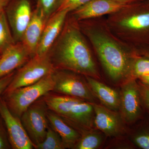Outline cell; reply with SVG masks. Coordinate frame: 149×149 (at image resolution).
I'll return each instance as SVG.
<instances>
[{
    "label": "cell",
    "mask_w": 149,
    "mask_h": 149,
    "mask_svg": "<svg viewBox=\"0 0 149 149\" xmlns=\"http://www.w3.org/2000/svg\"><path fill=\"white\" fill-rule=\"evenodd\" d=\"M78 23L111 80L115 82L129 80L133 60L140 53L139 49L116 37L102 17L85 19Z\"/></svg>",
    "instance_id": "cell-1"
},
{
    "label": "cell",
    "mask_w": 149,
    "mask_h": 149,
    "mask_svg": "<svg viewBox=\"0 0 149 149\" xmlns=\"http://www.w3.org/2000/svg\"><path fill=\"white\" fill-rule=\"evenodd\" d=\"M85 37L78 22L69 13L49 54L55 70H70L98 80L100 73Z\"/></svg>",
    "instance_id": "cell-2"
},
{
    "label": "cell",
    "mask_w": 149,
    "mask_h": 149,
    "mask_svg": "<svg viewBox=\"0 0 149 149\" xmlns=\"http://www.w3.org/2000/svg\"><path fill=\"white\" fill-rule=\"evenodd\" d=\"M105 19L112 32L129 45L138 49L149 46V3L128 5Z\"/></svg>",
    "instance_id": "cell-3"
},
{
    "label": "cell",
    "mask_w": 149,
    "mask_h": 149,
    "mask_svg": "<svg viewBox=\"0 0 149 149\" xmlns=\"http://www.w3.org/2000/svg\"><path fill=\"white\" fill-rule=\"evenodd\" d=\"M53 73L46 75L37 83L17 88L2 96L10 111L20 118L29 106L47 93L53 91L54 84Z\"/></svg>",
    "instance_id": "cell-4"
},
{
    "label": "cell",
    "mask_w": 149,
    "mask_h": 149,
    "mask_svg": "<svg viewBox=\"0 0 149 149\" xmlns=\"http://www.w3.org/2000/svg\"><path fill=\"white\" fill-rule=\"evenodd\" d=\"M55 70L49 53L42 55L36 54L17 70L11 82L2 95L17 88L37 83L46 75L53 73Z\"/></svg>",
    "instance_id": "cell-5"
},
{
    "label": "cell",
    "mask_w": 149,
    "mask_h": 149,
    "mask_svg": "<svg viewBox=\"0 0 149 149\" xmlns=\"http://www.w3.org/2000/svg\"><path fill=\"white\" fill-rule=\"evenodd\" d=\"M53 75L54 84L52 92L95 103V96L84 75L70 70L60 69H56Z\"/></svg>",
    "instance_id": "cell-6"
},
{
    "label": "cell",
    "mask_w": 149,
    "mask_h": 149,
    "mask_svg": "<svg viewBox=\"0 0 149 149\" xmlns=\"http://www.w3.org/2000/svg\"><path fill=\"white\" fill-rule=\"evenodd\" d=\"M48 107L43 97L28 107L22 115L20 119L34 147L45 138L49 125L47 117Z\"/></svg>",
    "instance_id": "cell-7"
},
{
    "label": "cell",
    "mask_w": 149,
    "mask_h": 149,
    "mask_svg": "<svg viewBox=\"0 0 149 149\" xmlns=\"http://www.w3.org/2000/svg\"><path fill=\"white\" fill-rule=\"evenodd\" d=\"M5 12L15 42H21L32 18L33 12L30 3L28 0H11Z\"/></svg>",
    "instance_id": "cell-8"
},
{
    "label": "cell",
    "mask_w": 149,
    "mask_h": 149,
    "mask_svg": "<svg viewBox=\"0 0 149 149\" xmlns=\"http://www.w3.org/2000/svg\"><path fill=\"white\" fill-rule=\"evenodd\" d=\"M120 107L123 119L133 123L142 115V100L139 84L135 79H129L123 85L120 93Z\"/></svg>",
    "instance_id": "cell-9"
},
{
    "label": "cell",
    "mask_w": 149,
    "mask_h": 149,
    "mask_svg": "<svg viewBox=\"0 0 149 149\" xmlns=\"http://www.w3.org/2000/svg\"><path fill=\"white\" fill-rule=\"evenodd\" d=\"M0 114L5 123L12 148L34 149L20 118L10 111L2 96L0 97Z\"/></svg>",
    "instance_id": "cell-10"
},
{
    "label": "cell",
    "mask_w": 149,
    "mask_h": 149,
    "mask_svg": "<svg viewBox=\"0 0 149 149\" xmlns=\"http://www.w3.org/2000/svg\"><path fill=\"white\" fill-rule=\"evenodd\" d=\"M127 5L113 0H91L69 13L76 21L79 22L109 15Z\"/></svg>",
    "instance_id": "cell-11"
},
{
    "label": "cell",
    "mask_w": 149,
    "mask_h": 149,
    "mask_svg": "<svg viewBox=\"0 0 149 149\" xmlns=\"http://www.w3.org/2000/svg\"><path fill=\"white\" fill-rule=\"evenodd\" d=\"M69 12L61 10L54 13L48 19L44 28L36 54H46L51 49L60 35Z\"/></svg>",
    "instance_id": "cell-12"
},
{
    "label": "cell",
    "mask_w": 149,
    "mask_h": 149,
    "mask_svg": "<svg viewBox=\"0 0 149 149\" xmlns=\"http://www.w3.org/2000/svg\"><path fill=\"white\" fill-rule=\"evenodd\" d=\"M32 57L21 42L12 45L3 52L0 58V78L20 68Z\"/></svg>",
    "instance_id": "cell-13"
},
{
    "label": "cell",
    "mask_w": 149,
    "mask_h": 149,
    "mask_svg": "<svg viewBox=\"0 0 149 149\" xmlns=\"http://www.w3.org/2000/svg\"><path fill=\"white\" fill-rule=\"evenodd\" d=\"M47 22L42 12L36 8L32 13L31 20L23 34L21 41L32 57L37 53V48Z\"/></svg>",
    "instance_id": "cell-14"
},
{
    "label": "cell",
    "mask_w": 149,
    "mask_h": 149,
    "mask_svg": "<svg viewBox=\"0 0 149 149\" xmlns=\"http://www.w3.org/2000/svg\"><path fill=\"white\" fill-rule=\"evenodd\" d=\"M94 112V124L96 128L107 136L118 135L121 130L119 118L113 112L105 106L92 103Z\"/></svg>",
    "instance_id": "cell-15"
},
{
    "label": "cell",
    "mask_w": 149,
    "mask_h": 149,
    "mask_svg": "<svg viewBox=\"0 0 149 149\" xmlns=\"http://www.w3.org/2000/svg\"><path fill=\"white\" fill-rule=\"evenodd\" d=\"M47 117L49 125L61 137L65 149H74L81 138L79 132L60 116L49 109Z\"/></svg>",
    "instance_id": "cell-16"
},
{
    "label": "cell",
    "mask_w": 149,
    "mask_h": 149,
    "mask_svg": "<svg viewBox=\"0 0 149 149\" xmlns=\"http://www.w3.org/2000/svg\"><path fill=\"white\" fill-rule=\"evenodd\" d=\"M85 77L93 94L104 106L111 110L118 108L120 107V97L116 91L97 79L89 76Z\"/></svg>",
    "instance_id": "cell-17"
},
{
    "label": "cell",
    "mask_w": 149,
    "mask_h": 149,
    "mask_svg": "<svg viewBox=\"0 0 149 149\" xmlns=\"http://www.w3.org/2000/svg\"><path fill=\"white\" fill-rule=\"evenodd\" d=\"M81 138L73 149H95L100 147L103 138L93 128H85L80 133Z\"/></svg>",
    "instance_id": "cell-18"
},
{
    "label": "cell",
    "mask_w": 149,
    "mask_h": 149,
    "mask_svg": "<svg viewBox=\"0 0 149 149\" xmlns=\"http://www.w3.org/2000/svg\"><path fill=\"white\" fill-rule=\"evenodd\" d=\"M15 43L5 11L0 14V52Z\"/></svg>",
    "instance_id": "cell-19"
},
{
    "label": "cell",
    "mask_w": 149,
    "mask_h": 149,
    "mask_svg": "<svg viewBox=\"0 0 149 149\" xmlns=\"http://www.w3.org/2000/svg\"><path fill=\"white\" fill-rule=\"evenodd\" d=\"M148 74H149V57L140 52L133 60L129 79L136 80Z\"/></svg>",
    "instance_id": "cell-20"
},
{
    "label": "cell",
    "mask_w": 149,
    "mask_h": 149,
    "mask_svg": "<svg viewBox=\"0 0 149 149\" xmlns=\"http://www.w3.org/2000/svg\"><path fill=\"white\" fill-rule=\"evenodd\" d=\"M35 149H64L61 137L49 124L45 140L34 147Z\"/></svg>",
    "instance_id": "cell-21"
},
{
    "label": "cell",
    "mask_w": 149,
    "mask_h": 149,
    "mask_svg": "<svg viewBox=\"0 0 149 149\" xmlns=\"http://www.w3.org/2000/svg\"><path fill=\"white\" fill-rule=\"evenodd\" d=\"M91 1V0H58L55 12L61 10H68L70 13Z\"/></svg>",
    "instance_id": "cell-22"
},
{
    "label": "cell",
    "mask_w": 149,
    "mask_h": 149,
    "mask_svg": "<svg viewBox=\"0 0 149 149\" xmlns=\"http://www.w3.org/2000/svg\"><path fill=\"white\" fill-rule=\"evenodd\" d=\"M37 7L42 12L47 21L55 11L58 0H37Z\"/></svg>",
    "instance_id": "cell-23"
},
{
    "label": "cell",
    "mask_w": 149,
    "mask_h": 149,
    "mask_svg": "<svg viewBox=\"0 0 149 149\" xmlns=\"http://www.w3.org/2000/svg\"><path fill=\"white\" fill-rule=\"evenodd\" d=\"M5 123L0 114V149H12Z\"/></svg>",
    "instance_id": "cell-24"
},
{
    "label": "cell",
    "mask_w": 149,
    "mask_h": 149,
    "mask_svg": "<svg viewBox=\"0 0 149 149\" xmlns=\"http://www.w3.org/2000/svg\"><path fill=\"white\" fill-rule=\"evenodd\" d=\"M133 141L137 146L143 149H149V130H141L136 133Z\"/></svg>",
    "instance_id": "cell-25"
},
{
    "label": "cell",
    "mask_w": 149,
    "mask_h": 149,
    "mask_svg": "<svg viewBox=\"0 0 149 149\" xmlns=\"http://www.w3.org/2000/svg\"><path fill=\"white\" fill-rule=\"evenodd\" d=\"M139 85L142 102L149 111V86L141 82Z\"/></svg>",
    "instance_id": "cell-26"
},
{
    "label": "cell",
    "mask_w": 149,
    "mask_h": 149,
    "mask_svg": "<svg viewBox=\"0 0 149 149\" xmlns=\"http://www.w3.org/2000/svg\"><path fill=\"white\" fill-rule=\"evenodd\" d=\"M15 71L10 73L4 77L0 78V97L2 95L3 93L5 91L6 88L11 82Z\"/></svg>",
    "instance_id": "cell-27"
},
{
    "label": "cell",
    "mask_w": 149,
    "mask_h": 149,
    "mask_svg": "<svg viewBox=\"0 0 149 149\" xmlns=\"http://www.w3.org/2000/svg\"><path fill=\"white\" fill-rule=\"evenodd\" d=\"M113 1H115L117 2L121 3L123 4L129 5L144 1L146 0H113Z\"/></svg>",
    "instance_id": "cell-28"
},
{
    "label": "cell",
    "mask_w": 149,
    "mask_h": 149,
    "mask_svg": "<svg viewBox=\"0 0 149 149\" xmlns=\"http://www.w3.org/2000/svg\"><path fill=\"white\" fill-rule=\"evenodd\" d=\"M11 0H0V14L4 12Z\"/></svg>",
    "instance_id": "cell-29"
},
{
    "label": "cell",
    "mask_w": 149,
    "mask_h": 149,
    "mask_svg": "<svg viewBox=\"0 0 149 149\" xmlns=\"http://www.w3.org/2000/svg\"><path fill=\"white\" fill-rule=\"evenodd\" d=\"M139 79L141 83L149 86V74L142 76Z\"/></svg>",
    "instance_id": "cell-30"
},
{
    "label": "cell",
    "mask_w": 149,
    "mask_h": 149,
    "mask_svg": "<svg viewBox=\"0 0 149 149\" xmlns=\"http://www.w3.org/2000/svg\"><path fill=\"white\" fill-rule=\"evenodd\" d=\"M139 49H140V52L141 54L146 56L149 57V46L146 47Z\"/></svg>",
    "instance_id": "cell-31"
},
{
    "label": "cell",
    "mask_w": 149,
    "mask_h": 149,
    "mask_svg": "<svg viewBox=\"0 0 149 149\" xmlns=\"http://www.w3.org/2000/svg\"><path fill=\"white\" fill-rule=\"evenodd\" d=\"M145 1L149 3V0H146Z\"/></svg>",
    "instance_id": "cell-32"
},
{
    "label": "cell",
    "mask_w": 149,
    "mask_h": 149,
    "mask_svg": "<svg viewBox=\"0 0 149 149\" xmlns=\"http://www.w3.org/2000/svg\"><path fill=\"white\" fill-rule=\"evenodd\" d=\"M1 52H0V58H1Z\"/></svg>",
    "instance_id": "cell-33"
}]
</instances>
